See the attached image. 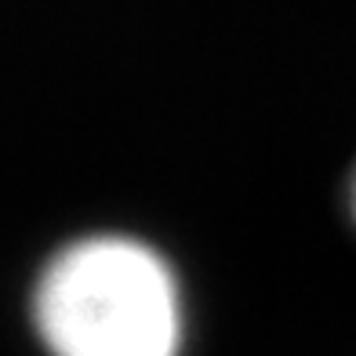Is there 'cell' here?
<instances>
[{"mask_svg": "<svg viewBox=\"0 0 356 356\" xmlns=\"http://www.w3.org/2000/svg\"><path fill=\"white\" fill-rule=\"evenodd\" d=\"M33 320L55 356H175L182 338L168 262L127 236L58 251L37 280Z\"/></svg>", "mask_w": 356, "mask_h": 356, "instance_id": "1", "label": "cell"}, {"mask_svg": "<svg viewBox=\"0 0 356 356\" xmlns=\"http://www.w3.org/2000/svg\"><path fill=\"white\" fill-rule=\"evenodd\" d=\"M353 215H356V178H353Z\"/></svg>", "mask_w": 356, "mask_h": 356, "instance_id": "2", "label": "cell"}]
</instances>
